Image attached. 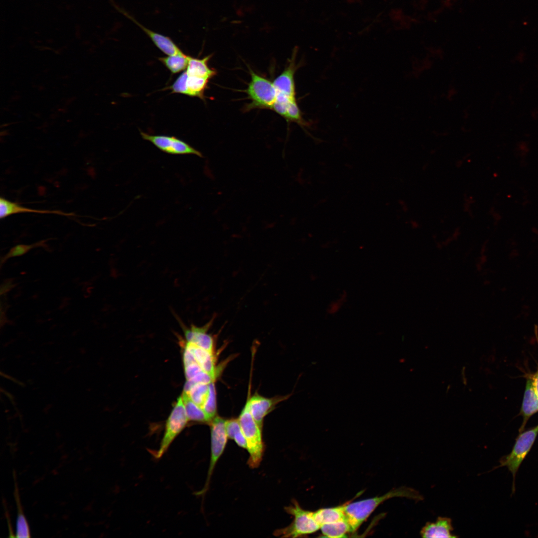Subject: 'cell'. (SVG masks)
I'll use <instances>...</instances> for the list:
<instances>
[{
	"label": "cell",
	"instance_id": "1",
	"mask_svg": "<svg viewBox=\"0 0 538 538\" xmlns=\"http://www.w3.org/2000/svg\"><path fill=\"white\" fill-rule=\"evenodd\" d=\"M394 497H405L415 501L423 499L422 496L417 490L402 486L394 488L382 496L346 503L344 504V510L352 533L357 530L380 505Z\"/></svg>",
	"mask_w": 538,
	"mask_h": 538
},
{
	"label": "cell",
	"instance_id": "20",
	"mask_svg": "<svg viewBox=\"0 0 538 538\" xmlns=\"http://www.w3.org/2000/svg\"><path fill=\"white\" fill-rule=\"evenodd\" d=\"M13 475L14 479V496L17 510L15 537L16 538H29L30 536L29 526L22 511L14 473Z\"/></svg>",
	"mask_w": 538,
	"mask_h": 538
},
{
	"label": "cell",
	"instance_id": "2",
	"mask_svg": "<svg viewBox=\"0 0 538 538\" xmlns=\"http://www.w3.org/2000/svg\"><path fill=\"white\" fill-rule=\"evenodd\" d=\"M286 512L293 517V520L288 526L274 531L275 536L283 538H298L314 533L320 530V526L316 522L313 512L302 509L294 500L292 504L285 508Z\"/></svg>",
	"mask_w": 538,
	"mask_h": 538
},
{
	"label": "cell",
	"instance_id": "7",
	"mask_svg": "<svg viewBox=\"0 0 538 538\" xmlns=\"http://www.w3.org/2000/svg\"><path fill=\"white\" fill-rule=\"evenodd\" d=\"M226 420L219 416H215L210 422L211 425V457L208 475L204 487L197 493L199 495L204 494L208 490L209 484L214 467L222 454L228 438L225 429Z\"/></svg>",
	"mask_w": 538,
	"mask_h": 538
},
{
	"label": "cell",
	"instance_id": "19",
	"mask_svg": "<svg viewBox=\"0 0 538 538\" xmlns=\"http://www.w3.org/2000/svg\"><path fill=\"white\" fill-rule=\"evenodd\" d=\"M314 517L320 526L346 519L344 504L337 507L320 509L313 512Z\"/></svg>",
	"mask_w": 538,
	"mask_h": 538
},
{
	"label": "cell",
	"instance_id": "5",
	"mask_svg": "<svg viewBox=\"0 0 538 538\" xmlns=\"http://www.w3.org/2000/svg\"><path fill=\"white\" fill-rule=\"evenodd\" d=\"M249 69L251 79L246 92L252 100L250 108L271 109L277 94L273 82Z\"/></svg>",
	"mask_w": 538,
	"mask_h": 538
},
{
	"label": "cell",
	"instance_id": "12",
	"mask_svg": "<svg viewBox=\"0 0 538 538\" xmlns=\"http://www.w3.org/2000/svg\"><path fill=\"white\" fill-rule=\"evenodd\" d=\"M115 7L118 11L139 27L150 38L154 45L163 53L167 55H173L183 53L179 47L170 37L145 27L125 10L116 6Z\"/></svg>",
	"mask_w": 538,
	"mask_h": 538
},
{
	"label": "cell",
	"instance_id": "15",
	"mask_svg": "<svg viewBox=\"0 0 538 538\" xmlns=\"http://www.w3.org/2000/svg\"><path fill=\"white\" fill-rule=\"evenodd\" d=\"M453 530L450 518L438 517L435 522L426 523L421 529L420 534L422 538H457V536L452 533Z\"/></svg>",
	"mask_w": 538,
	"mask_h": 538
},
{
	"label": "cell",
	"instance_id": "11",
	"mask_svg": "<svg viewBox=\"0 0 538 538\" xmlns=\"http://www.w3.org/2000/svg\"><path fill=\"white\" fill-rule=\"evenodd\" d=\"M179 322L183 329L184 341L213 353L214 339L207 333L209 328L212 323L213 319L201 327L197 326L192 324L187 327L179 320Z\"/></svg>",
	"mask_w": 538,
	"mask_h": 538
},
{
	"label": "cell",
	"instance_id": "3",
	"mask_svg": "<svg viewBox=\"0 0 538 538\" xmlns=\"http://www.w3.org/2000/svg\"><path fill=\"white\" fill-rule=\"evenodd\" d=\"M238 419L246 439L247 449L250 454L248 464L252 468H257L261 462L264 451L262 429L253 418L247 403Z\"/></svg>",
	"mask_w": 538,
	"mask_h": 538
},
{
	"label": "cell",
	"instance_id": "8",
	"mask_svg": "<svg viewBox=\"0 0 538 538\" xmlns=\"http://www.w3.org/2000/svg\"><path fill=\"white\" fill-rule=\"evenodd\" d=\"M143 139L151 142L162 151L171 154H195L202 157V153L184 141L175 136L152 135L140 132Z\"/></svg>",
	"mask_w": 538,
	"mask_h": 538
},
{
	"label": "cell",
	"instance_id": "28",
	"mask_svg": "<svg viewBox=\"0 0 538 538\" xmlns=\"http://www.w3.org/2000/svg\"><path fill=\"white\" fill-rule=\"evenodd\" d=\"M15 286L12 279H7L1 284L0 288V294L2 295L6 294Z\"/></svg>",
	"mask_w": 538,
	"mask_h": 538
},
{
	"label": "cell",
	"instance_id": "6",
	"mask_svg": "<svg viewBox=\"0 0 538 538\" xmlns=\"http://www.w3.org/2000/svg\"><path fill=\"white\" fill-rule=\"evenodd\" d=\"M513 448L508 455L503 457L499 466L507 467L515 480L517 472L532 447L538 434V424L527 430L520 432Z\"/></svg>",
	"mask_w": 538,
	"mask_h": 538
},
{
	"label": "cell",
	"instance_id": "18",
	"mask_svg": "<svg viewBox=\"0 0 538 538\" xmlns=\"http://www.w3.org/2000/svg\"><path fill=\"white\" fill-rule=\"evenodd\" d=\"M211 57L212 55H209L203 58L199 59L189 56L188 65L185 71L188 75L210 80L217 73L215 69L211 68L208 66V62Z\"/></svg>",
	"mask_w": 538,
	"mask_h": 538
},
{
	"label": "cell",
	"instance_id": "16",
	"mask_svg": "<svg viewBox=\"0 0 538 538\" xmlns=\"http://www.w3.org/2000/svg\"><path fill=\"white\" fill-rule=\"evenodd\" d=\"M22 213L54 214L64 216H75L72 213H66L59 210H38L22 206L16 202L10 201L3 197L0 198V218L2 219L11 215Z\"/></svg>",
	"mask_w": 538,
	"mask_h": 538
},
{
	"label": "cell",
	"instance_id": "27",
	"mask_svg": "<svg viewBox=\"0 0 538 538\" xmlns=\"http://www.w3.org/2000/svg\"><path fill=\"white\" fill-rule=\"evenodd\" d=\"M225 429L227 437L235 440L244 435L239 419H231L225 421Z\"/></svg>",
	"mask_w": 538,
	"mask_h": 538
},
{
	"label": "cell",
	"instance_id": "4",
	"mask_svg": "<svg viewBox=\"0 0 538 538\" xmlns=\"http://www.w3.org/2000/svg\"><path fill=\"white\" fill-rule=\"evenodd\" d=\"M189 421L181 396L174 406L165 423L163 436L159 448L151 454L155 459L160 458L171 443L181 432Z\"/></svg>",
	"mask_w": 538,
	"mask_h": 538
},
{
	"label": "cell",
	"instance_id": "10",
	"mask_svg": "<svg viewBox=\"0 0 538 538\" xmlns=\"http://www.w3.org/2000/svg\"><path fill=\"white\" fill-rule=\"evenodd\" d=\"M296 56L295 49L287 66L273 81L278 94L292 99H296L294 75L298 68V65L296 64Z\"/></svg>",
	"mask_w": 538,
	"mask_h": 538
},
{
	"label": "cell",
	"instance_id": "13",
	"mask_svg": "<svg viewBox=\"0 0 538 538\" xmlns=\"http://www.w3.org/2000/svg\"><path fill=\"white\" fill-rule=\"evenodd\" d=\"M280 399L266 398L255 394L248 400L247 404L249 410L261 429H263L264 417L272 410Z\"/></svg>",
	"mask_w": 538,
	"mask_h": 538
},
{
	"label": "cell",
	"instance_id": "21",
	"mask_svg": "<svg viewBox=\"0 0 538 538\" xmlns=\"http://www.w3.org/2000/svg\"><path fill=\"white\" fill-rule=\"evenodd\" d=\"M320 530L324 537L328 538H343L346 534L352 533L351 527L347 521L344 519L332 523L324 524Z\"/></svg>",
	"mask_w": 538,
	"mask_h": 538
},
{
	"label": "cell",
	"instance_id": "17",
	"mask_svg": "<svg viewBox=\"0 0 538 538\" xmlns=\"http://www.w3.org/2000/svg\"><path fill=\"white\" fill-rule=\"evenodd\" d=\"M182 341L183 344L187 347L192 352L197 363L203 370L216 379L217 371L213 353L184 340Z\"/></svg>",
	"mask_w": 538,
	"mask_h": 538
},
{
	"label": "cell",
	"instance_id": "9",
	"mask_svg": "<svg viewBox=\"0 0 538 538\" xmlns=\"http://www.w3.org/2000/svg\"><path fill=\"white\" fill-rule=\"evenodd\" d=\"M209 81V79L207 78L188 75L184 71L167 89L171 90L172 93H179L203 99Z\"/></svg>",
	"mask_w": 538,
	"mask_h": 538
},
{
	"label": "cell",
	"instance_id": "22",
	"mask_svg": "<svg viewBox=\"0 0 538 538\" xmlns=\"http://www.w3.org/2000/svg\"><path fill=\"white\" fill-rule=\"evenodd\" d=\"M183 392L202 408L209 394V384L196 383L184 386Z\"/></svg>",
	"mask_w": 538,
	"mask_h": 538
},
{
	"label": "cell",
	"instance_id": "25",
	"mask_svg": "<svg viewBox=\"0 0 538 538\" xmlns=\"http://www.w3.org/2000/svg\"><path fill=\"white\" fill-rule=\"evenodd\" d=\"M47 240H43L30 245L18 244L12 247L0 259V267L11 258L17 257L26 254L30 250L44 246Z\"/></svg>",
	"mask_w": 538,
	"mask_h": 538
},
{
	"label": "cell",
	"instance_id": "14",
	"mask_svg": "<svg viewBox=\"0 0 538 538\" xmlns=\"http://www.w3.org/2000/svg\"><path fill=\"white\" fill-rule=\"evenodd\" d=\"M538 412V396L535 391L532 376L527 378L521 413L523 417L522 424L520 432L524 430L529 419Z\"/></svg>",
	"mask_w": 538,
	"mask_h": 538
},
{
	"label": "cell",
	"instance_id": "24",
	"mask_svg": "<svg viewBox=\"0 0 538 538\" xmlns=\"http://www.w3.org/2000/svg\"><path fill=\"white\" fill-rule=\"evenodd\" d=\"M181 397L189 421L210 423L203 409L193 402L186 393L183 392Z\"/></svg>",
	"mask_w": 538,
	"mask_h": 538
},
{
	"label": "cell",
	"instance_id": "29",
	"mask_svg": "<svg viewBox=\"0 0 538 538\" xmlns=\"http://www.w3.org/2000/svg\"><path fill=\"white\" fill-rule=\"evenodd\" d=\"M534 386L538 396V368L537 372L532 375Z\"/></svg>",
	"mask_w": 538,
	"mask_h": 538
},
{
	"label": "cell",
	"instance_id": "23",
	"mask_svg": "<svg viewBox=\"0 0 538 538\" xmlns=\"http://www.w3.org/2000/svg\"><path fill=\"white\" fill-rule=\"evenodd\" d=\"M158 59L172 74H175L186 70L188 65L189 56L183 52L159 57Z\"/></svg>",
	"mask_w": 538,
	"mask_h": 538
},
{
	"label": "cell",
	"instance_id": "26",
	"mask_svg": "<svg viewBox=\"0 0 538 538\" xmlns=\"http://www.w3.org/2000/svg\"><path fill=\"white\" fill-rule=\"evenodd\" d=\"M216 389L214 382L209 384V394L202 407L210 422L215 417L216 405Z\"/></svg>",
	"mask_w": 538,
	"mask_h": 538
}]
</instances>
